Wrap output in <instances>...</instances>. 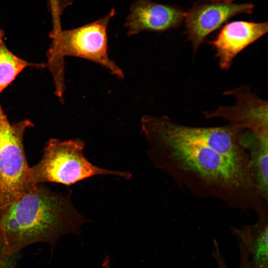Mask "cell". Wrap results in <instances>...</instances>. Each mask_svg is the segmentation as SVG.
Masks as SVG:
<instances>
[{
  "label": "cell",
  "instance_id": "cell-1",
  "mask_svg": "<svg viewBox=\"0 0 268 268\" xmlns=\"http://www.w3.org/2000/svg\"><path fill=\"white\" fill-rule=\"evenodd\" d=\"M140 125L149 159L179 187L200 198L219 201L231 209L252 211L258 216L268 213V202L249 171L204 144L170 134L154 116L142 117Z\"/></svg>",
  "mask_w": 268,
  "mask_h": 268
},
{
  "label": "cell",
  "instance_id": "cell-2",
  "mask_svg": "<svg viewBox=\"0 0 268 268\" xmlns=\"http://www.w3.org/2000/svg\"><path fill=\"white\" fill-rule=\"evenodd\" d=\"M84 222L68 196L39 184L0 210V238L9 255L36 243L53 245L64 234L77 232Z\"/></svg>",
  "mask_w": 268,
  "mask_h": 268
},
{
  "label": "cell",
  "instance_id": "cell-3",
  "mask_svg": "<svg viewBox=\"0 0 268 268\" xmlns=\"http://www.w3.org/2000/svg\"><path fill=\"white\" fill-rule=\"evenodd\" d=\"M112 9L104 17L71 29L62 31L53 38L47 52L45 64L55 83V93L59 98L65 89L64 58L72 56L90 61L109 71L119 79L125 77L123 70L108 54V27L115 14Z\"/></svg>",
  "mask_w": 268,
  "mask_h": 268
},
{
  "label": "cell",
  "instance_id": "cell-4",
  "mask_svg": "<svg viewBox=\"0 0 268 268\" xmlns=\"http://www.w3.org/2000/svg\"><path fill=\"white\" fill-rule=\"evenodd\" d=\"M84 147L79 138L50 139L41 160L30 168L32 182H53L69 186L97 175H114L127 180L132 177L129 172L106 169L92 164L84 155Z\"/></svg>",
  "mask_w": 268,
  "mask_h": 268
},
{
  "label": "cell",
  "instance_id": "cell-5",
  "mask_svg": "<svg viewBox=\"0 0 268 268\" xmlns=\"http://www.w3.org/2000/svg\"><path fill=\"white\" fill-rule=\"evenodd\" d=\"M33 126L28 120L11 124L0 104V210L36 185L31 181L23 146L25 131Z\"/></svg>",
  "mask_w": 268,
  "mask_h": 268
},
{
  "label": "cell",
  "instance_id": "cell-6",
  "mask_svg": "<svg viewBox=\"0 0 268 268\" xmlns=\"http://www.w3.org/2000/svg\"><path fill=\"white\" fill-rule=\"evenodd\" d=\"M155 117L158 125L170 134L204 144L250 172L248 155L241 143L245 130L229 124L215 127H192L175 123L166 116Z\"/></svg>",
  "mask_w": 268,
  "mask_h": 268
},
{
  "label": "cell",
  "instance_id": "cell-7",
  "mask_svg": "<svg viewBox=\"0 0 268 268\" xmlns=\"http://www.w3.org/2000/svg\"><path fill=\"white\" fill-rule=\"evenodd\" d=\"M223 95L233 96V106H220L204 112L205 118H221L229 125L247 130L260 138L268 137V102L253 93L247 85L227 90Z\"/></svg>",
  "mask_w": 268,
  "mask_h": 268
},
{
  "label": "cell",
  "instance_id": "cell-8",
  "mask_svg": "<svg viewBox=\"0 0 268 268\" xmlns=\"http://www.w3.org/2000/svg\"><path fill=\"white\" fill-rule=\"evenodd\" d=\"M251 3L204 2L196 4L185 12V33L192 46L193 54L206 37L231 17L239 14H252Z\"/></svg>",
  "mask_w": 268,
  "mask_h": 268
},
{
  "label": "cell",
  "instance_id": "cell-9",
  "mask_svg": "<svg viewBox=\"0 0 268 268\" xmlns=\"http://www.w3.org/2000/svg\"><path fill=\"white\" fill-rule=\"evenodd\" d=\"M185 12L175 6L153 1L135 0L126 17L124 26L129 36L143 31L162 32L179 26Z\"/></svg>",
  "mask_w": 268,
  "mask_h": 268
},
{
  "label": "cell",
  "instance_id": "cell-10",
  "mask_svg": "<svg viewBox=\"0 0 268 268\" xmlns=\"http://www.w3.org/2000/svg\"><path fill=\"white\" fill-rule=\"evenodd\" d=\"M268 30L267 22L235 21L225 25L209 42L215 51L221 69H228L235 57Z\"/></svg>",
  "mask_w": 268,
  "mask_h": 268
},
{
  "label": "cell",
  "instance_id": "cell-11",
  "mask_svg": "<svg viewBox=\"0 0 268 268\" xmlns=\"http://www.w3.org/2000/svg\"><path fill=\"white\" fill-rule=\"evenodd\" d=\"M251 225L233 227L232 232L247 251L251 268H268V213Z\"/></svg>",
  "mask_w": 268,
  "mask_h": 268
},
{
  "label": "cell",
  "instance_id": "cell-12",
  "mask_svg": "<svg viewBox=\"0 0 268 268\" xmlns=\"http://www.w3.org/2000/svg\"><path fill=\"white\" fill-rule=\"evenodd\" d=\"M241 143L248 155L253 180L262 198L268 202V137L260 138L245 130Z\"/></svg>",
  "mask_w": 268,
  "mask_h": 268
},
{
  "label": "cell",
  "instance_id": "cell-13",
  "mask_svg": "<svg viewBox=\"0 0 268 268\" xmlns=\"http://www.w3.org/2000/svg\"><path fill=\"white\" fill-rule=\"evenodd\" d=\"M4 32L0 28V95L25 68H43L44 64L29 63L15 55L6 46Z\"/></svg>",
  "mask_w": 268,
  "mask_h": 268
},
{
  "label": "cell",
  "instance_id": "cell-14",
  "mask_svg": "<svg viewBox=\"0 0 268 268\" xmlns=\"http://www.w3.org/2000/svg\"><path fill=\"white\" fill-rule=\"evenodd\" d=\"M213 256L216 262L218 268H228L221 255L217 241L213 240ZM240 250V261L237 268H251L249 256L244 247L238 242Z\"/></svg>",
  "mask_w": 268,
  "mask_h": 268
},
{
  "label": "cell",
  "instance_id": "cell-15",
  "mask_svg": "<svg viewBox=\"0 0 268 268\" xmlns=\"http://www.w3.org/2000/svg\"><path fill=\"white\" fill-rule=\"evenodd\" d=\"M52 19L60 18L63 11L72 2V0H50Z\"/></svg>",
  "mask_w": 268,
  "mask_h": 268
},
{
  "label": "cell",
  "instance_id": "cell-16",
  "mask_svg": "<svg viewBox=\"0 0 268 268\" xmlns=\"http://www.w3.org/2000/svg\"><path fill=\"white\" fill-rule=\"evenodd\" d=\"M17 254L7 256L0 264V268H15Z\"/></svg>",
  "mask_w": 268,
  "mask_h": 268
},
{
  "label": "cell",
  "instance_id": "cell-17",
  "mask_svg": "<svg viewBox=\"0 0 268 268\" xmlns=\"http://www.w3.org/2000/svg\"><path fill=\"white\" fill-rule=\"evenodd\" d=\"M8 255L5 253L3 246L0 238V264L4 260V259Z\"/></svg>",
  "mask_w": 268,
  "mask_h": 268
},
{
  "label": "cell",
  "instance_id": "cell-18",
  "mask_svg": "<svg viewBox=\"0 0 268 268\" xmlns=\"http://www.w3.org/2000/svg\"><path fill=\"white\" fill-rule=\"evenodd\" d=\"M204 2H233L235 0H202Z\"/></svg>",
  "mask_w": 268,
  "mask_h": 268
},
{
  "label": "cell",
  "instance_id": "cell-19",
  "mask_svg": "<svg viewBox=\"0 0 268 268\" xmlns=\"http://www.w3.org/2000/svg\"><path fill=\"white\" fill-rule=\"evenodd\" d=\"M109 263L110 261L109 257H107L103 263V267L104 268H110Z\"/></svg>",
  "mask_w": 268,
  "mask_h": 268
}]
</instances>
